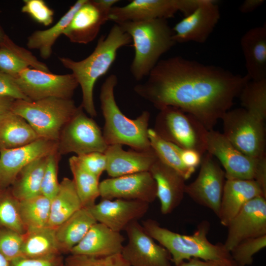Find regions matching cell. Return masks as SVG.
I'll use <instances>...</instances> for the list:
<instances>
[{
	"label": "cell",
	"instance_id": "obj_1",
	"mask_svg": "<svg viewBox=\"0 0 266 266\" xmlns=\"http://www.w3.org/2000/svg\"><path fill=\"white\" fill-rule=\"evenodd\" d=\"M134 92L160 110L176 107L189 114L207 131L232 107L250 80L220 66L176 56L160 60Z\"/></svg>",
	"mask_w": 266,
	"mask_h": 266
},
{
	"label": "cell",
	"instance_id": "obj_2",
	"mask_svg": "<svg viewBox=\"0 0 266 266\" xmlns=\"http://www.w3.org/2000/svg\"><path fill=\"white\" fill-rule=\"evenodd\" d=\"M132 42L128 33L115 23L106 36L102 35L99 39L94 51L87 58L76 61L67 57H59L63 66L71 71L80 86L82 94L80 105L91 117L97 116L93 96L96 82L109 69L118 50Z\"/></svg>",
	"mask_w": 266,
	"mask_h": 266
},
{
	"label": "cell",
	"instance_id": "obj_3",
	"mask_svg": "<svg viewBox=\"0 0 266 266\" xmlns=\"http://www.w3.org/2000/svg\"><path fill=\"white\" fill-rule=\"evenodd\" d=\"M117 83V76L111 74L100 88V108L104 119V138L108 145H126L135 150H149L151 148L148 135L150 114L144 111L134 119L126 116L115 99L114 89Z\"/></svg>",
	"mask_w": 266,
	"mask_h": 266
},
{
	"label": "cell",
	"instance_id": "obj_4",
	"mask_svg": "<svg viewBox=\"0 0 266 266\" xmlns=\"http://www.w3.org/2000/svg\"><path fill=\"white\" fill-rule=\"evenodd\" d=\"M141 225L151 237L168 251L175 266L192 258L212 261L232 259L224 244H213L208 239L210 224L206 220L200 223L194 233L189 235L173 232L151 219L143 221Z\"/></svg>",
	"mask_w": 266,
	"mask_h": 266
},
{
	"label": "cell",
	"instance_id": "obj_5",
	"mask_svg": "<svg viewBox=\"0 0 266 266\" xmlns=\"http://www.w3.org/2000/svg\"><path fill=\"white\" fill-rule=\"evenodd\" d=\"M118 24L131 36L134 56L130 71L137 81L147 77L160 60L176 43L167 20L150 19L126 21Z\"/></svg>",
	"mask_w": 266,
	"mask_h": 266
},
{
	"label": "cell",
	"instance_id": "obj_6",
	"mask_svg": "<svg viewBox=\"0 0 266 266\" xmlns=\"http://www.w3.org/2000/svg\"><path fill=\"white\" fill-rule=\"evenodd\" d=\"M77 109L72 99L48 98L15 100L10 111L23 117L39 138L57 142L64 127Z\"/></svg>",
	"mask_w": 266,
	"mask_h": 266
},
{
	"label": "cell",
	"instance_id": "obj_7",
	"mask_svg": "<svg viewBox=\"0 0 266 266\" xmlns=\"http://www.w3.org/2000/svg\"><path fill=\"white\" fill-rule=\"evenodd\" d=\"M159 111L153 129L161 137L180 148L196 151L202 156L206 152L208 131L200 121L176 107L166 106Z\"/></svg>",
	"mask_w": 266,
	"mask_h": 266
},
{
	"label": "cell",
	"instance_id": "obj_8",
	"mask_svg": "<svg viewBox=\"0 0 266 266\" xmlns=\"http://www.w3.org/2000/svg\"><path fill=\"white\" fill-rule=\"evenodd\" d=\"M221 120L222 133L237 150L256 159L266 156L265 121L243 108L229 110Z\"/></svg>",
	"mask_w": 266,
	"mask_h": 266
},
{
	"label": "cell",
	"instance_id": "obj_9",
	"mask_svg": "<svg viewBox=\"0 0 266 266\" xmlns=\"http://www.w3.org/2000/svg\"><path fill=\"white\" fill-rule=\"evenodd\" d=\"M108 146L99 125L80 105L61 131L57 151L60 155L74 153L79 156L94 152L104 153Z\"/></svg>",
	"mask_w": 266,
	"mask_h": 266
},
{
	"label": "cell",
	"instance_id": "obj_10",
	"mask_svg": "<svg viewBox=\"0 0 266 266\" xmlns=\"http://www.w3.org/2000/svg\"><path fill=\"white\" fill-rule=\"evenodd\" d=\"M13 77L22 92L32 101L48 98L70 99L79 86L72 73L56 74L29 67Z\"/></svg>",
	"mask_w": 266,
	"mask_h": 266
},
{
	"label": "cell",
	"instance_id": "obj_11",
	"mask_svg": "<svg viewBox=\"0 0 266 266\" xmlns=\"http://www.w3.org/2000/svg\"><path fill=\"white\" fill-rule=\"evenodd\" d=\"M201 0H133L122 6H114L109 20L115 23L150 19H166L178 12L184 16L191 13Z\"/></svg>",
	"mask_w": 266,
	"mask_h": 266
},
{
	"label": "cell",
	"instance_id": "obj_12",
	"mask_svg": "<svg viewBox=\"0 0 266 266\" xmlns=\"http://www.w3.org/2000/svg\"><path fill=\"white\" fill-rule=\"evenodd\" d=\"M200 165L197 177L186 185L185 193L217 216L226 180L225 173L215 157L207 152L202 156Z\"/></svg>",
	"mask_w": 266,
	"mask_h": 266
},
{
	"label": "cell",
	"instance_id": "obj_13",
	"mask_svg": "<svg viewBox=\"0 0 266 266\" xmlns=\"http://www.w3.org/2000/svg\"><path fill=\"white\" fill-rule=\"evenodd\" d=\"M128 242L121 253L130 266H172L168 251L151 237L138 221L126 229Z\"/></svg>",
	"mask_w": 266,
	"mask_h": 266
},
{
	"label": "cell",
	"instance_id": "obj_14",
	"mask_svg": "<svg viewBox=\"0 0 266 266\" xmlns=\"http://www.w3.org/2000/svg\"><path fill=\"white\" fill-rule=\"evenodd\" d=\"M206 152L217 158L226 179L253 180L259 159L249 157L234 147L222 133L208 131Z\"/></svg>",
	"mask_w": 266,
	"mask_h": 266
},
{
	"label": "cell",
	"instance_id": "obj_15",
	"mask_svg": "<svg viewBox=\"0 0 266 266\" xmlns=\"http://www.w3.org/2000/svg\"><path fill=\"white\" fill-rule=\"evenodd\" d=\"M227 227L224 245L229 252L244 240L266 235V198L259 196L249 200Z\"/></svg>",
	"mask_w": 266,
	"mask_h": 266
},
{
	"label": "cell",
	"instance_id": "obj_16",
	"mask_svg": "<svg viewBox=\"0 0 266 266\" xmlns=\"http://www.w3.org/2000/svg\"><path fill=\"white\" fill-rule=\"evenodd\" d=\"M102 199H124L150 203L157 198L155 180L150 171L110 177L100 182Z\"/></svg>",
	"mask_w": 266,
	"mask_h": 266
},
{
	"label": "cell",
	"instance_id": "obj_17",
	"mask_svg": "<svg viewBox=\"0 0 266 266\" xmlns=\"http://www.w3.org/2000/svg\"><path fill=\"white\" fill-rule=\"evenodd\" d=\"M216 1L201 0L189 15L172 28L173 39L176 43L206 42L220 19Z\"/></svg>",
	"mask_w": 266,
	"mask_h": 266
},
{
	"label": "cell",
	"instance_id": "obj_18",
	"mask_svg": "<svg viewBox=\"0 0 266 266\" xmlns=\"http://www.w3.org/2000/svg\"><path fill=\"white\" fill-rule=\"evenodd\" d=\"M57 150V142L40 138L27 145L0 151V190L8 189L27 165Z\"/></svg>",
	"mask_w": 266,
	"mask_h": 266
},
{
	"label": "cell",
	"instance_id": "obj_19",
	"mask_svg": "<svg viewBox=\"0 0 266 266\" xmlns=\"http://www.w3.org/2000/svg\"><path fill=\"white\" fill-rule=\"evenodd\" d=\"M149 203L124 199H102L89 209L97 222L121 233L133 222L138 221L147 212Z\"/></svg>",
	"mask_w": 266,
	"mask_h": 266
},
{
	"label": "cell",
	"instance_id": "obj_20",
	"mask_svg": "<svg viewBox=\"0 0 266 266\" xmlns=\"http://www.w3.org/2000/svg\"><path fill=\"white\" fill-rule=\"evenodd\" d=\"M123 145H109L104 152L107 160L106 171L110 177L149 171L158 159L153 150L126 151Z\"/></svg>",
	"mask_w": 266,
	"mask_h": 266
},
{
	"label": "cell",
	"instance_id": "obj_21",
	"mask_svg": "<svg viewBox=\"0 0 266 266\" xmlns=\"http://www.w3.org/2000/svg\"><path fill=\"white\" fill-rule=\"evenodd\" d=\"M155 181L157 198L163 214L171 213L181 202L185 194L186 179L158 159L149 170Z\"/></svg>",
	"mask_w": 266,
	"mask_h": 266
},
{
	"label": "cell",
	"instance_id": "obj_22",
	"mask_svg": "<svg viewBox=\"0 0 266 266\" xmlns=\"http://www.w3.org/2000/svg\"><path fill=\"white\" fill-rule=\"evenodd\" d=\"M109 15L95 0H87L74 14L63 34L71 42L87 44L96 38L101 27L109 20Z\"/></svg>",
	"mask_w": 266,
	"mask_h": 266
},
{
	"label": "cell",
	"instance_id": "obj_23",
	"mask_svg": "<svg viewBox=\"0 0 266 266\" xmlns=\"http://www.w3.org/2000/svg\"><path fill=\"white\" fill-rule=\"evenodd\" d=\"M124 240L121 233L96 222L80 242L71 249L70 254L98 257L120 254Z\"/></svg>",
	"mask_w": 266,
	"mask_h": 266
},
{
	"label": "cell",
	"instance_id": "obj_24",
	"mask_svg": "<svg viewBox=\"0 0 266 266\" xmlns=\"http://www.w3.org/2000/svg\"><path fill=\"white\" fill-rule=\"evenodd\" d=\"M259 196L266 198L254 180L226 179L217 216L221 224L227 227L247 202Z\"/></svg>",
	"mask_w": 266,
	"mask_h": 266
},
{
	"label": "cell",
	"instance_id": "obj_25",
	"mask_svg": "<svg viewBox=\"0 0 266 266\" xmlns=\"http://www.w3.org/2000/svg\"><path fill=\"white\" fill-rule=\"evenodd\" d=\"M247 75L251 80L266 79V25L248 30L240 39Z\"/></svg>",
	"mask_w": 266,
	"mask_h": 266
},
{
	"label": "cell",
	"instance_id": "obj_26",
	"mask_svg": "<svg viewBox=\"0 0 266 266\" xmlns=\"http://www.w3.org/2000/svg\"><path fill=\"white\" fill-rule=\"evenodd\" d=\"M30 66L50 72L46 64L39 61L29 50L16 44L6 35L0 44V70L14 77Z\"/></svg>",
	"mask_w": 266,
	"mask_h": 266
},
{
	"label": "cell",
	"instance_id": "obj_27",
	"mask_svg": "<svg viewBox=\"0 0 266 266\" xmlns=\"http://www.w3.org/2000/svg\"><path fill=\"white\" fill-rule=\"evenodd\" d=\"M96 222L89 208L82 207L56 228L61 253H70Z\"/></svg>",
	"mask_w": 266,
	"mask_h": 266
},
{
	"label": "cell",
	"instance_id": "obj_28",
	"mask_svg": "<svg viewBox=\"0 0 266 266\" xmlns=\"http://www.w3.org/2000/svg\"><path fill=\"white\" fill-rule=\"evenodd\" d=\"M40 138L21 116L9 111L0 116V151L30 144Z\"/></svg>",
	"mask_w": 266,
	"mask_h": 266
},
{
	"label": "cell",
	"instance_id": "obj_29",
	"mask_svg": "<svg viewBox=\"0 0 266 266\" xmlns=\"http://www.w3.org/2000/svg\"><path fill=\"white\" fill-rule=\"evenodd\" d=\"M82 207L72 179L64 177L59 189L50 200L48 226L56 229Z\"/></svg>",
	"mask_w": 266,
	"mask_h": 266
},
{
	"label": "cell",
	"instance_id": "obj_30",
	"mask_svg": "<svg viewBox=\"0 0 266 266\" xmlns=\"http://www.w3.org/2000/svg\"><path fill=\"white\" fill-rule=\"evenodd\" d=\"M87 1L77 0L52 27L46 30L34 32L28 37V48L38 50L40 56L44 59L50 58L55 42L63 34L76 12Z\"/></svg>",
	"mask_w": 266,
	"mask_h": 266
},
{
	"label": "cell",
	"instance_id": "obj_31",
	"mask_svg": "<svg viewBox=\"0 0 266 266\" xmlns=\"http://www.w3.org/2000/svg\"><path fill=\"white\" fill-rule=\"evenodd\" d=\"M47 157L37 159L25 166L19 173L10 189L19 201L41 194V185Z\"/></svg>",
	"mask_w": 266,
	"mask_h": 266
},
{
	"label": "cell",
	"instance_id": "obj_32",
	"mask_svg": "<svg viewBox=\"0 0 266 266\" xmlns=\"http://www.w3.org/2000/svg\"><path fill=\"white\" fill-rule=\"evenodd\" d=\"M60 254L56 229L46 226L27 231L24 234L22 257L39 258Z\"/></svg>",
	"mask_w": 266,
	"mask_h": 266
},
{
	"label": "cell",
	"instance_id": "obj_33",
	"mask_svg": "<svg viewBox=\"0 0 266 266\" xmlns=\"http://www.w3.org/2000/svg\"><path fill=\"white\" fill-rule=\"evenodd\" d=\"M68 163L82 207L89 208L95 204L96 200L100 197L99 178L86 170L76 156L70 157Z\"/></svg>",
	"mask_w": 266,
	"mask_h": 266
},
{
	"label": "cell",
	"instance_id": "obj_34",
	"mask_svg": "<svg viewBox=\"0 0 266 266\" xmlns=\"http://www.w3.org/2000/svg\"><path fill=\"white\" fill-rule=\"evenodd\" d=\"M19 211L27 231L48 226L50 200L40 194L19 201Z\"/></svg>",
	"mask_w": 266,
	"mask_h": 266
},
{
	"label": "cell",
	"instance_id": "obj_35",
	"mask_svg": "<svg viewBox=\"0 0 266 266\" xmlns=\"http://www.w3.org/2000/svg\"><path fill=\"white\" fill-rule=\"evenodd\" d=\"M148 135L151 147L160 161L174 169L186 180L191 176L195 170L184 164L177 145L161 137L152 129H149Z\"/></svg>",
	"mask_w": 266,
	"mask_h": 266
},
{
	"label": "cell",
	"instance_id": "obj_36",
	"mask_svg": "<svg viewBox=\"0 0 266 266\" xmlns=\"http://www.w3.org/2000/svg\"><path fill=\"white\" fill-rule=\"evenodd\" d=\"M242 108L265 121L266 118V79L249 81L238 96Z\"/></svg>",
	"mask_w": 266,
	"mask_h": 266
},
{
	"label": "cell",
	"instance_id": "obj_37",
	"mask_svg": "<svg viewBox=\"0 0 266 266\" xmlns=\"http://www.w3.org/2000/svg\"><path fill=\"white\" fill-rule=\"evenodd\" d=\"M0 227L9 229L24 234L26 229L19 211V201L8 189L0 190Z\"/></svg>",
	"mask_w": 266,
	"mask_h": 266
},
{
	"label": "cell",
	"instance_id": "obj_38",
	"mask_svg": "<svg viewBox=\"0 0 266 266\" xmlns=\"http://www.w3.org/2000/svg\"><path fill=\"white\" fill-rule=\"evenodd\" d=\"M266 246V235L244 240L231 251L232 260L237 266H249L254 256Z\"/></svg>",
	"mask_w": 266,
	"mask_h": 266
},
{
	"label": "cell",
	"instance_id": "obj_39",
	"mask_svg": "<svg viewBox=\"0 0 266 266\" xmlns=\"http://www.w3.org/2000/svg\"><path fill=\"white\" fill-rule=\"evenodd\" d=\"M64 266H130L121 254L107 256L70 254L64 260Z\"/></svg>",
	"mask_w": 266,
	"mask_h": 266
},
{
	"label": "cell",
	"instance_id": "obj_40",
	"mask_svg": "<svg viewBox=\"0 0 266 266\" xmlns=\"http://www.w3.org/2000/svg\"><path fill=\"white\" fill-rule=\"evenodd\" d=\"M60 156L57 150L47 156L42 177L41 194L50 200L54 197L59 189L58 164Z\"/></svg>",
	"mask_w": 266,
	"mask_h": 266
},
{
	"label": "cell",
	"instance_id": "obj_41",
	"mask_svg": "<svg viewBox=\"0 0 266 266\" xmlns=\"http://www.w3.org/2000/svg\"><path fill=\"white\" fill-rule=\"evenodd\" d=\"M24 234L0 227V253L9 262L22 256Z\"/></svg>",
	"mask_w": 266,
	"mask_h": 266
},
{
	"label": "cell",
	"instance_id": "obj_42",
	"mask_svg": "<svg viewBox=\"0 0 266 266\" xmlns=\"http://www.w3.org/2000/svg\"><path fill=\"white\" fill-rule=\"evenodd\" d=\"M21 12L29 15L33 20L44 26L50 25L54 12L43 0H24Z\"/></svg>",
	"mask_w": 266,
	"mask_h": 266
},
{
	"label": "cell",
	"instance_id": "obj_43",
	"mask_svg": "<svg viewBox=\"0 0 266 266\" xmlns=\"http://www.w3.org/2000/svg\"><path fill=\"white\" fill-rule=\"evenodd\" d=\"M76 156L81 166L96 177L100 178L106 171L107 160L104 153L94 152Z\"/></svg>",
	"mask_w": 266,
	"mask_h": 266
},
{
	"label": "cell",
	"instance_id": "obj_44",
	"mask_svg": "<svg viewBox=\"0 0 266 266\" xmlns=\"http://www.w3.org/2000/svg\"><path fill=\"white\" fill-rule=\"evenodd\" d=\"M0 96L15 100H30L22 92L15 78L0 70Z\"/></svg>",
	"mask_w": 266,
	"mask_h": 266
},
{
	"label": "cell",
	"instance_id": "obj_45",
	"mask_svg": "<svg viewBox=\"0 0 266 266\" xmlns=\"http://www.w3.org/2000/svg\"><path fill=\"white\" fill-rule=\"evenodd\" d=\"M10 266H64V260L61 254L39 258L21 256L10 261Z\"/></svg>",
	"mask_w": 266,
	"mask_h": 266
},
{
	"label": "cell",
	"instance_id": "obj_46",
	"mask_svg": "<svg viewBox=\"0 0 266 266\" xmlns=\"http://www.w3.org/2000/svg\"><path fill=\"white\" fill-rule=\"evenodd\" d=\"M178 150L184 164L188 168L195 170L200 164L202 155L196 151L183 149L178 146Z\"/></svg>",
	"mask_w": 266,
	"mask_h": 266
},
{
	"label": "cell",
	"instance_id": "obj_47",
	"mask_svg": "<svg viewBox=\"0 0 266 266\" xmlns=\"http://www.w3.org/2000/svg\"><path fill=\"white\" fill-rule=\"evenodd\" d=\"M176 266H237L233 261L203 260L198 258H192L184 261Z\"/></svg>",
	"mask_w": 266,
	"mask_h": 266
},
{
	"label": "cell",
	"instance_id": "obj_48",
	"mask_svg": "<svg viewBox=\"0 0 266 266\" xmlns=\"http://www.w3.org/2000/svg\"><path fill=\"white\" fill-rule=\"evenodd\" d=\"M253 180L266 196V156L259 159Z\"/></svg>",
	"mask_w": 266,
	"mask_h": 266
},
{
	"label": "cell",
	"instance_id": "obj_49",
	"mask_svg": "<svg viewBox=\"0 0 266 266\" xmlns=\"http://www.w3.org/2000/svg\"><path fill=\"white\" fill-rule=\"evenodd\" d=\"M264 0H245L239 7V10L243 13H251L265 2Z\"/></svg>",
	"mask_w": 266,
	"mask_h": 266
},
{
	"label": "cell",
	"instance_id": "obj_50",
	"mask_svg": "<svg viewBox=\"0 0 266 266\" xmlns=\"http://www.w3.org/2000/svg\"><path fill=\"white\" fill-rule=\"evenodd\" d=\"M15 100L12 98L0 96V116L10 110Z\"/></svg>",
	"mask_w": 266,
	"mask_h": 266
},
{
	"label": "cell",
	"instance_id": "obj_51",
	"mask_svg": "<svg viewBox=\"0 0 266 266\" xmlns=\"http://www.w3.org/2000/svg\"><path fill=\"white\" fill-rule=\"evenodd\" d=\"M0 266H10V262L0 253Z\"/></svg>",
	"mask_w": 266,
	"mask_h": 266
},
{
	"label": "cell",
	"instance_id": "obj_52",
	"mask_svg": "<svg viewBox=\"0 0 266 266\" xmlns=\"http://www.w3.org/2000/svg\"><path fill=\"white\" fill-rule=\"evenodd\" d=\"M6 34L4 33V31L3 29H2V27L0 25V44L4 39L5 35Z\"/></svg>",
	"mask_w": 266,
	"mask_h": 266
},
{
	"label": "cell",
	"instance_id": "obj_53",
	"mask_svg": "<svg viewBox=\"0 0 266 266\" xmlns=\"http://www.w3.org/2000/svg\"><path fill=\"white\" fill-rule=\"evenodd\" d=\"M0 12H1V10H0Z\"/></svg>",
	"mask_w": 266,
	"mask_h": 266
}]
</instances>
